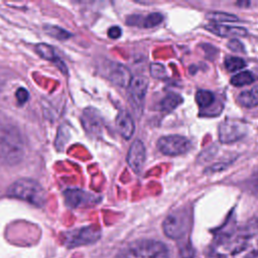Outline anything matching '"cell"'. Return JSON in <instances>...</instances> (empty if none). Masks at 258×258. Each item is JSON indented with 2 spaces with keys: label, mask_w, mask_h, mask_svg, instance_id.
<instances>
[{
  "label": "cell",
  "mask_w": 258,
  "mask_h": 258,
  "mask_svg": "<svg viewBox=\"0 0 258 258\" xmlns=\"http://www.w3.org/2000/svg\"><path fill=\"white\" fill-rule=\"evenodd\" d=\"M207 258H257L258 218L218 235L209 245Z\"/></svg>",
  "instance_id": "1"
},
{
  "label": "cell",
  "mask_w": 258,
  "mask_h": 258,
  "mask_svg": "<svg viewBox=\"0 0 258 258\" xmlns=\"http://www.w3.org/2000/svg\"><path fill=\"white\" fill-rule=\"evenodd\" d=\"M9 197L25 201L33 206L41 207L46 202V191L41 184L31 178L15 180L7 189Z\"/></svg>",
  "instance_id": "2"
},
{
  "label": "cell",
  "mask_w": 258,
  "mask_h": 258,
  "mask_svg": "<svg viewBox=\"0 0 258 258\" xmlns=\"http://www.w3.org/2000/svg\"><path fill=\"white\" fill-rule=\"evenodd\" d=\"M115 258H168V250L160 241L138 240L121 250Z\"/></svg>",
  "instance_id": "3"
},
{
  "label": "cell",
  "mask_w": 258,
  "mask_h": 258,
  "mask_svg": "<svg viewBox=\"0 0 258 258\" xmlns=\"http://www.w3.org/2000/svg\"><path fill=\"white\" fill-rule=\"evenodd\" d=\"M189 225V216L184 210H177L169 214L162 225L164 234L170 239L182 237Z\"/></svg>",
  "instance_id": "4"
},
{
  "label": "cell",
  "mask_w": 258,
  "mask_h": 258,
  "mask_svg": "<svg viewBox=\"0 0 258 258\" xmlns=\"http://www.w3.org/2000/svg\"><path fill=\"white\" fill-rule=\"evenodd\" d=\"M191 145L188 139L180 135L162 136L157 141L158 150L164 155L176 156L187 152Z\"/></svg>",
  "instance_id": "5"
},
{
  "label": "cell",
  "mask_w": 258,
  "mask_h": 258,
  "mask_svg": "<svg viewBox=\"0 0 258 258\" xmlns=\"http://www.w3.org/2000/svg\"><path fill=\"white\" fill-rule=\"evenodd\" d=\"M100 235L101 232L98 228L90 226L67 233L64 240L68 247H76L94 243L100 238Z\"/></svg>",
  "instance_id": "6"
},
{
  "label": "cell",
  "mask_w": 258,
  "mask_h": 258,
  "mask_svg": "<svg viewBox=\"0 0 258 258\" xmlns=\"http://www.w3.org/2000/svg\"><path fill=\"white\" fill-rule=\"evenodd\" d=\"M247 133V126L238 121H224L219 127V139L223 143H233L243 138Z\"/></svg>",
  "instance_id": "7"
},
{
  "label": "cell",
  "mask_w": 258,
  "mask_h": 258,
  "mask_svg": "<svg viewBox=\"0 0 258 258\" xmlns=\"http://www.w3.org/2000/svg\"><path fill=\"white\" fill-rule=\"evenodd\" d=\"M145 157L146 151L143 142L138 139L135 140L131 144L127 153V162L134 172L139 173L142 170L145 162Z\"/></svg>",
  "instance_id": "8"
},
{
  "label": "cell",
  "mask_w": 258,
  "mask_h": 258,
  "mask_svg": "<svg viewBox=\"0 0 258 258\" xmlns=\"http://www.w3.org/2000/svg\"><path fill=\"white\" fill-rule=\"evenodd\" d=\"M82 123L85 130L91 136H99L103 130V121L98 111L93 108H87L82 114Z\"/></svg>",
  "instance_id": "9"
},
{
  "label": "cell",
  "mask_w": 258,
  "mask_h": 258,
  "mask_svg": "<svg viewBox=\"0 0 258 258\" xmlns=\"http://www.w3.org/2000/svg\"><path fill=\"white\" fill-rule=\"evenodd\" d=\"M148 88V81L142 76L132 78L129 86V96L135 105L140 106L143 103Z\"/></svg>",
  "instance_id": "10"
},
{
  "label": "cell",
  "mask_w": 258,
  "mask_h": 258,
  "mask_svg": "<svg viewBox=\"0 0 258 258\" xmlns=\"http://www.w3.org/2000/svg\"><path fill=\"white\" fill-rule=\"evenodd\" d=\"M108 77L113 83L120 87H128L132 80L130 71L120 63H114L109 66Z\"/></svg>",
  "instance_id": "11"
},
{
  "label": "cell",
  "mask_w": 258,
  "mask_h": 258,
  "mask_svg": "<svg viewBox=\"0 0 258 258\" xmlns=\"http://www.w3.org/2000/svg\"><path fill=\"white\" fill-rule=\"evenodd\" d=\"M116 127L120 135L125 139H130L134 133V122L126 111H121L116 117Z\"/></svg>",
  "instance_id": "12"
},
{
  "label": "cell",
  "mask_w": 258,
  "mask_h": 258,
  "mask_svg": "<svg viewBox=\"0 0 258 258\" xmlns=\"http://www.w3.org/2000/svg\"><path fill=\"white\" fill-rule=\"evenodd\" d=\"M209 30L213 33L218 34L224 37H238V36H246L247 30L240 26H231V25H222L216 22H212L207 26Z\"/></svg>",
  "instance_id": "13"
},
{
  "label": "cell",
  "mask_w": 258,
  "mask_h": 258,
  "mask_svg": "<svg viewBox=\"0 0 258 258\" xmlns=\"http://www.w3.org/2000/svg\"><path fill=\"white\" fill-rule=\"evenodd\" d=\"M63 197H64L66 204L71 208H79L91 202L90 196L87 192L77 188L67 189L63 192Z\"/></svg>",
  "instance_id": "14"
},
{
  "label": "cell",
  "mask_w": 258,
  "mask_h": 258,
  "mask_svg": "<svg viewBox=\"0 0 258 258\" xmlns=\"http://www.w3.org/2000/svg\"><path fill=\"white\" fill-rule=\"evenodd\" d=\"M35 50L36 52L44 59L53 61L54 63H56L58 66L59 69H61L63 72H66V67L64 63L57 57V55L55 54L54 48L46 43H38L35 46Z\"/></svg>",
  "instance_id": "15"
},
{
  "label": "cell",
  "mask_w": 258,
  "mask_h": 258,
  "mask_svg": "<svg viewBox=\"0 0 258 258\" xmlns=\"http://www.w3.org/2000/svg\"><path fill=\"white\" fill-rule=\"evenodd\" d=\"M237 102L246 108H253L258 105V86L251 90L241 92L237 97Z\"/></svg>",
  "instance_id": "16"
},
{
  "label": "cell",
  "mask_w": 258,
  "mask_h": 258,
  "mask_svg": "<svg viewBox=\"0 0 258 258\" xmlns=\"http://www.w3.org/2000/svg\"><path fill=\"white\" fill-rule=\"evenodd\" d=\"M181 102H182V99L179 95L170 93L160 101L158 107H159V110H161L162 112H170L174 110Z\"/></svg>",
  "instance_id": "17"
},
{
  "label": "cell",
  "mask_w": 258,
  "mask_h": 258,
  "mask_svg": "<svg viewBox=\"0 0 258 258\" xmlns=\"http://www.w3.org/2000/svg\"><path fill=\"white\" fill-rule=\"evenodd\" d=\"M253 82H254V76L248 71L236 74L231 79V84L235 87H243L246 85H250Z\"/></svg>",
  "instance_id": "18"
},
{
  "label": "cell",
  "mask_w": 258,
  "mask_h": 258,
  "mask_svg": "<svg viewBox=\"0 0 258 258\" xmlns=\"http://www.w3.org/2000/svg\"><path fill=\"white\" fill-rule=\"evenodd\" d=\"M196 100H197V103L200 105V107L207 108V107H210L214 103L215 96L210 91L200 90V91H198V93L196 95Z\"/></svg>",
  "instance_id": "19"
},
{
  "label": "cell",
  "mask_w": 258,
  "mask_h": 258,
  "mask_svg": "<svg viewBox=\"0 0 258 258\" xmlns=\"http://www.w3.org/2000/svg\"><path fill=\"white\" fill-rule=\"evenodd\" d=\"M245 66H246L245 60L238 56H228L225 59V68L228 72H231V73L240 71L243 68H245Z\"/></svg>",
  "instance_id": "20"
},
{
  "label": "cell",
  "mask_w": 258,
  "mask_h": 258,
  "mask_svg": "<svg viewBox=\"0 0 258 258\" xmlns=\"http://www.w3.org/2000/svg\"><path fill=\"white\" fill-rule=\"evenodd\" d=\"M142 19V23L140 26L142 27H146V28H150V27H154L156 25H158L159 23H161V21L163 20V16L160 13L157 12H153L148 14L147 16H145Z\"/></svg>",
  "instance_id": "21"
},
{
  "label": "cell",
  "mask_w": 258,
  "mask_h": 258,
  "mask_svg": "<svg viewBox=\"0 0 258 258\" xmlns=\"http://www.w3.org/2000/svg\"><path fill=\"white\" fill-rule=\"evenodd\" d=\"M47 34L51 35L52 37H55L57 39H67L71 36V33L60 27L57 26H45L44 27Z\"/></svg>",
  "instance_id": "22"
},
{
  "label": "cell",
  "mask_w": 258,
  "mask_h": 258,
  "mask_svg": "<svg viewBox=\"0 0 258 258\" xmlns=\"http://www.w3.org/2000/svg\"><path fill=\"white\" fill-rule=\"evenodd\" d=\"M209 18L215 20L214 22H216V23H218L220 21H237L238 20V18L235 15L226 14V13H220V12L209 14Z\"/></svg>",
  "instance_id": "23"
},
{
  "label": "cell",
  "mask_w": 258,
  "mask_h": 258,
  "mask_svg": "<svg viewBox=\"0 0 258 258\" xmlns=\"http://www.w3.org/2000/svg\"><path fill=\"white\" fill-rule=\"evenodd\" d=\"M150 73H151V76L156 79H162L166 75L164 67L160 63H152L150 66Z\"/></svg>",
  "instance_id": "24"
},
{
  "label": "cell",
  "mask_w": 258,
  "mask_h": 258,
  "mask_svg": "<svg viewBox=\"0 0 258 258\" xmlns=\"http://www.w3.org/2000/svg\"><path fill=\"white\" fill-rule=\"evenodd\" d=\"M248 187H249V190L252 192V195L258 198V170L255 171L249 178Z\"/></svg>",
  "instance_id": "25"
},
{
  "label": "cell",
  "mask_w": 258,
  "mask_h": 258,
  "mask_svg": "<svg viewBox=\"0 0 258 258\" xmlns=\"http://www.w3.org/2000/svg\"><path fill=\"white\" fill-rule=\"evenodd\" d=\"M15 97H16L17 103L19 105H23L27 102V100L29 98V94H28L27 90H25L24 88H19L15 93Z\"/></svg>",
  "instance_id": "26"
},
{
  "label": "cell",
  "mask_w": 258,
  "mask_h": 258,
  "mask_svg": "<svg viewBox=\"0 0 258 258\" xmlns=\"http://www.w3.org/2000/svg\"><path fill=\"white\" fill-rule=\"evenodd\" d=\"M122 29L119 26H111L108 29V36L112 39H117L121 36Z\"/></svg>",
  "instance_id": "27"
}]
</instances>
